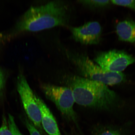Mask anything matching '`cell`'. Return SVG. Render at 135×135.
I'll return each mask as SVG.
<instances>
[{
	"label": "cell",
	"mask_w": 135,
	"mask_h": 135,
	"mask_svg": "<svg viewBox=\"0 0 135 135\" xmlns=\"http://www.w3.org/2000/svg\"><path fill=\"white\" fill-rule=\"evenodd\" d=\"M75 102L81 106L100 110H109L117 103L118 97L105 84L79 76L69 81Z\"/></svg>",
	"instance_id": "obj_1"
},
{
	"label": "cell",
	"mask_w": 135,
	"mask_h": 135,
	"mask_svg": "<svg viewBox=\"0 0 135 135\" xmlns=\"http://www.w3.org/2000/svg\"><path fill=\"white\" fill-rule=\"evenodd\" d=\"M68 21L67 10L60 1H53L46 5L32 7L17 23L18 32H36L56 27L64 26Z\"/></svg>",
	"instance_id": "obj_2"
},
{
	"label": "cell",
	"mask_w": 135,
	"mask_h": 135,
	"mask_svg": "<svg viewBox=\"0 0 135 135\" xmlns=\"http://www.w3.org/2000/svg\"><path fill=\"white\" fill-rule=\"evenodd\" d=\"M69 56L84 78L110 86L120 84L126 81V76L123 73L106 71L86 56L70 54Z\"/></svg>",
	"instance_id": "obj_3"
},
{
	"label": "cell",
	"mask_w": 135,
	"mask_h": 135,
	"mask_svg": "<svg viewBox=\"0 0 135 135\" xmlns=\"http://www.w3.org/2000/svg\"><path fill=\"white\" fill-rule=\"evenodd\" d=\"M41 88L46 98L55 104L64 116L76 122L77 115L73 109L75 100L70 88L47 84H42Z\"/></svg>",
	"instance_id": "obj_4"
},
{
	"label": "cell",
	"mask_w": 135,
	"mask_h": 135,
	"mask_svg": "<svg viewBox=\"0 0 135 135\" xmlns=\"http://www.w3.org/2000/svg\"><path fill=\"white\" fill-rule=\"evenodd\" d=\"M17 87L25 111L29 119L36 127L40 129L42 132L41 113L35 99V95L23 74H20L18 76Z\"/></svg>",
	"instance_id": "obj_5"
},
{
	"label": "cell",
	"mask_w": 135,
	"mask_h": 135,
	"mask_svg": "<svg viewBox=\"0 0 135 135\" xmlns=\"http://www.w3.org/2000/svg\"><path fill=\"white\" fill-rule=\"evenodd\" d=\"M95 61L106 71L121 73L135 62V58L123 51L113 50L99 53L95 58Z\"/></svg>",
	"instance_id": "obj_6"
},
{
	"label": "cell",
	"mask_w": 135,
	"mask_h": 135,
	"mask_svg": "<svg viewBox=\"0 0 135 135\" xmlns=\"http://www.w3.org/2000/svg\"><path fill=\"white\" fill-rule=\"evenodd\" d=\"M73 38L85 45L98 44L101 40L102 27L97 22H88L81 26L70 29Z\"/></svg>",
	"instance_id": "obj_7"
},
{
	"label": "cell",
	"mask_w": 135,
	"mask_h": 135,
	"mask_svg": "<svg viewBox=\"0 0 135 135\" xmlns=\"http://www.w3.org/2000/svg\"><path fill=\"white\" fill-rule=\"evenodd\" d=\"M35 99L41 113L43 129L49 135H61L55 119L49 107L43 100L36 95Z\"/></svg>",
	"instance_id": "obj_8"
},
{
	"label": "cell",
	"mask_w": 135,
	"mask_h": 135,
	"mask_svg": "<svg viewBox=\"0 0 135 135\" xmlns=\"http://www.w3.org/2000/svg\"><path fill=\"white\" fill-rule=\"evenodd\" d=\"M116 32L120 41L135 43V22L125 20L119 22L116 26Z\"/></svg>",
	"instance_id": "obj_9"
},
{
	"label": "cell",
	"mask_w": 135,
	"mask_h": 135,
	"mask_svg": "<svg viewBox=\"0 0 135 135\" xmlns=\"http://www.w3.org/2000/svg\"><path fill=\"white\" fill-rule=\"evenodd\" d=\"M79 2L81 4L89 6L92 8H100L105 7L110 4L111 1H80Z\"/></svg>",
	"instance_id": "obj_10"
},
{
	"label": "cell",
	"mask_w": 135,
	"mask_h": 135,
	"mask_svg": "<svg viewBox=\"0 0 135 135\" xmlns=\"http://www.w3.org/2000/svg\"><path fill=\"white\" fill-rule=\"evenodd\" d=\"M8 127L11 131L12 135H23L17 127L15 123L14 117L11 114H8Z\"/></svg>",
	"instance_id": "obj_11"
},
{
	"label": "cell",
	"mask_w": 135,
	"mask_h": 135,
	"mask_svg": "<svg viewBox=\"0 0 135 135\" xmlns=\"http://www.w3.org/2000/svg\"><path fill=\"white\" fill-rule=\"evenodd\" d=\"M113 4L129 8L135 11V0L111 1Z\"/></svg>",
	"instance_id": "obj_12"
},
{
	"label": "cell",
	"mask_w": 135,
	"mask_h": 135,
	"mask_svg": "<svg viewBox=\"0 0 135 135\" xmlns=\"http://www.w3.org/2000/svg\"><path fill=\"white\" fill-rule=\"evenodd\" d=\"M0 135H12L9 128L8 127L6 118L4 117L2 121V124L0 128Z\"/></svg>",
	"instance_id": "obj_13"
},
{
	"label": "cell",
	"mask_w": 135,
	"mask_h": 135,
	"mask_svg": "<svg viewBox=\"0 0 135 135\" xmlns=\"http://www.w3.org/2000/svg\"><path fill=\"white\" fill-rule=\"evenodd\" d=\"M26 124L30 135H41L40 133L31 121L26 119Z\"/></svg>",
	"instance_id": "obj_14"
},
{
	"label": "cell",
	"mask_w": 135,
	"mask_h": 135,
	"mask_svg": "<svg viewBox=\"0 0 135 135\" xmlns=\"http://www.w3.org/2000/svg\"><path fill=\"white\" fill-rule=\"evenodd\" d=\"M99 135H121L120 131L117 129H110L105 131Z\"/></svg>",
	"instance_id": "obj_15"
},
{
	"label": "cell",
	"mask_w": 135,
	"mask_h": 135,
	"mask_svg": "<svg viewBox=\"0 0 135 135\" xmlns=\"http://www.w3.org/2000/svg\"><path fill=\"white\" fill-rule=\"evenodd\" d=\"M4 82V77L3 73L0 70V89L3 87Z\"/></svg>",
	"instance_id": "obj_16"
},
{
	"label": "cell",
	"mask_w": 135,
	"mask_h": 135,
	"mask_svg": "<svg viewBox=\"0 0 135 135\" xmlns=\"http://www.w3.org/2000/svg\"><path fill=\"white\" fill-rule=\"evenodd\" d=\"M4 37H5V36L3 35V34L1 33H0V44L3 41V40L4 39Z\"/></svg>",
	"instance_id": "obj_17"
}]
</instances>
